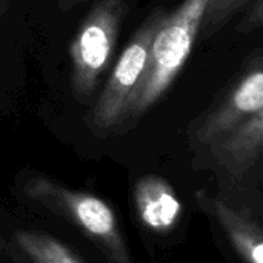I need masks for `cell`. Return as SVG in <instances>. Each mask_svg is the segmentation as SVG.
Here are the masks:
<instances>
[{"mask_svg": "<svg viewBox=\"0 0 263 263\" xmlns=\"http://www.w3.org/2000/svg\"><path fill=\"white\" fill-rule=\"evenodd\" d=\"M208 0H183L171 14H165L149 46L148 65L131 120L146 114L171 88L182 72L200 32Z\"/></svg>", "mask_w": 263, "mask_h": 263, "instance_id": "cell-1", "label": "cell"}, {"mask_svg": "<svg viewBox=\"0 0 263 263\" xmlns=\"http://www.w3.org/2000/svg\"><path fill=\"white\" fill-rule=\"evenodd\" d=\"M23 191L34 202L71 220L109 263H133L116 213L105 200L89 193L66 188L43 176L29 179Z\"/></svg>", "mask_w": 263, "mask_h": 263, "instance_id": "cell-2", "label": "cell"}, {"mask_svg": "<svg viewBox=\"0 0 263 263\" xmlns=\"http://www.w3.org/2000/svg\"><path fill=\"white\" fill-rule=\"evenodd\" d=\"M165 12H153L136 29L120 54L103 91L91 109V126L100 133H109L131 120L133 106L143 82L151 40Z\"/></svg>", "mask_w": 263, "mask_h": 263, "instance_id": "cell-3", "label": "cell"}, {"mask_svg": "<svg viewBox=\"0 0 263 263\" xmlns=\"http://www.w3.org/2000/svg\"><path fill=\"white\" fill-rule=\"evenodd\" d=\"M125 11V0H96L80 23L69 45L72 89L80 100L96 91L111 65Z\"/></svg>", "mask_w": 263, "mask_h": 263, "instance_id": "cell-4", "label": "cell"}, {"mask_svg": "<svg viewBox=\"0 0 263 263\" xmlns=\"http://www.w3.org/2000/svg\"><path fill=\"white\" fill-rule=\"evenodd\" d=\"M263 111V63L260 52L254 55L223 99L197 125L194 136L200 143H210L231 131L253 114Z\"/></svg>", "mask_w": 263, "mask_h": 263, "instance_id": "cell-5", "label": "cell"}, {"mask_svg": "<svg viewBox=\"0 0 263 263\" xmlns=\"http://www.w3.org/2000/svg\"><path fill=\"white\" fill-rule=\"evenodd\" d=\"M134 203L142 223L154 233L171 231L180 222L183 211L174 188L156 174H146L136 182Z\"/></svg>", "mask_w": 263, "mask_h": 263, "instance_id": "cell-6", "label": "cell"}, {"mask_svg": "<svg viewBox=\"0 0 263 263\" xmlns=\"http://www.w3.org/2000/svg\"><path fill=\"white\" fill-rule=\"evenodd\" d=\"M214 157L233 176L245 174L260 157L263 149V111L243 120L231 131L208 143Z\"/></svg>", "mask_w": 263, "mask_h": 263, "instance_id": "cell-7", "label": "cell"}, {"mask_svg": "<svg viewBox=\"0 0 263 263\" xmlns=\"http://www.w3.org/2000/svg\"><path fill=\"white\" fill-rule=\"evenodd\" d=\"M197 200L200 208H205L206 213L216 217L243 262L263 263L262 233L251 219L242 216L227 203L206 197L202 193L197 194Z\"/></svg>", "mask_w": 263, "mask_h": 263, "instance_id": "cell-8", "label": "cell"}, {"mask_svg": "<svg viewBox=\"0 0 263 263\" xmlns=\"http://www.w3.org/2000/svg\"><path fill=\"white\" fill-rule=\"evenodd\" d=\"M14 243L32 263H82L57 239L35 231H17Z\"/></svg>", "mask_w": 263, "mask_h": 263, "instance_id": "cell-9", "label": "cell"}, {"mask_svg": "<svg viewBox=\"0 0 263 263\" xmlns=\"http://www.w3.org/2000/svg\"><path fill=\"white\" fill-rule=\"evenodd\" d=\"M250 2L251 0H208L200 31L205 37H210Z\"/></svg>", "mask_w": 263, "mask_h": 263, "instance_id": "cell-10", "label": "cell"}, {"mask_svg": "<svg viewBox=\"0 0 263 263\" xmlns=\"http://www.w3.org/2000/svg\"><path fill=\"white\" fill-rule=\"evenodd\" d=\"M251 2H253L251 9L248 11V14H245L239 26V29L243 32L254 31L260 28L263 23V0H251Z\"/></svg>", "mask_w": 263, "mask_h": 263, "instance_id": "cell-11", "label": "cell"}, {"mask_svg": "<svg viewBox=\"0 0 263 263\" xmlns=\"http://www.w3.org/2000/svg\"><path fill=\"white\" fill-rule=\"evenodd\" d=\"M77 2H83V0H59V3H60V6L63 8V9H68V8H71L74 3H77Z\"/></svg>", "mask_w": 263, "mask_h": 263, "instance_id": "cell-12", "label": "cell"}, {"mask_svg": "<svg viewBox=\"0 0 263 263\" xmlns=\"http://www.w3.org/2000/svg\"><path fill=\"white\" fill-rule=\"evenodd\" d=\"M8 5H9V0H0V20L5 15V12L8 9Z\"/></svg>", "mask_w": 263, "mask_h": 263, "instance_id": "cell-13", "label": "cell"}]
</instances>
